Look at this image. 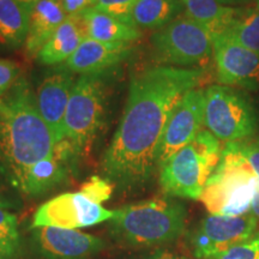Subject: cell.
<instances>
[{
    "instance_id": "1",
    "label": "cell",
    "mask_w": 259,
    "mask_h": 259,
    "mask_svg": "<svg viewBox=\"0 0 259 259\" xmlns=\"http://www.w3.org/2000/svg\"><path fill=\"white\" fill-rule=\"evenodd\" d=\"M204 69L155 66L132 79L124 114L102 157L106 179L122 191L143 187L156 170V151L171 111L199 88Z\"/></svg>"
},
{
    "instance_id": "2",
    "label": "cell",
    "mask_w": 259,
    "mask_h": 259,
    "mask_svg": "<svg viewBox=\"0 0 259 259\" xmlns=\"http://www.w3.org/2000/svg\"><path fill=\"white\" fill-rule=\"evenodd\" d=\"M56 143L21 78L0 103V170L19 191L29 170L53 155Z\"/></svg>"
},
{
    "instance_id": "3",
    "label": "cell",
    "mask_w": 259,
    "mask_h": 259,
    "mask_svg": "<svg viewBox=\"0 0 259 259\" xmlns=\"http://www.w3.org/2000/svg\"><path fill=\"white\" fill-rule=\"evenodd\" d=\"M186 210L168 199H151L114 210L111 227L114 234L134 246L163 245L183 234Z\"/></svg>"
},
{
    "instance_id": "4",
    "label": "cell",
    "mask_w": 259,
    "mask_h": 259,
    "mask_svg": "<svg viewBox=\"0 0 259 259\" xmlns=\"http://www.w3.org/2000/svg\"><path fill=\"white\" fill-rule=\"evenodd\" d=\"M259 183L235 142L222 148L221 160L204 187L199 200L210 215L240 216L250 212Z\"/></svg>"
},
{
    "instance_id": "5",
    "label": "cell",
    "mask_w": 259,
    "mask_h": 259,
    "mask_svg": "<svg viewBox=\"0 0 259 259\" xmlns=\"http://www.w3.org/2000/svg\"><path fill=\"white\" fill-rule=\"evenodd\" d=\"M221 155L220 139L208 130H202L191 143L158 168L162 190L169 196L199 199Z\"/></svg>"
},
{
    "instance_id": "6",
    "label": "cell",
    "mask_w": 259,
    "mask_h": 259,
    "mask_svg": "<svg viewBox=\"0 0 259 259\" xmlns=\"http://www.w3.org/2000/svg\"><path fill=\"white\" fill-rule=\"evenodd\" d=\"M112 71L80 74L74 83L64 120L65 138L80 151L92 143L105 122Z\"/></svg>"
},
{
    "instance_id": "7",
    "label": "cell",
    "mask_w": 259,
    "mask_h": 259,
    "mask_svg": "<svg viewBox=\"0 0 259 259\" xmlns=\"http://www.w3.org/2000/svg\"><path fill=\"white\" fill-rule=\"evenodd\" d=\"M257 114L247 96L215 84L204 90V125L225 143L248 139L257 130Z\"/></svg>"
},
{
    "instance_id": "8",
    "label": "cell",
    "mask_w": 259,
    "mask_h": 259,
    "mask_svg": "<svg viewBox=\"0 0 259 259\" xmlns=\"http://www.w3.org/2000/svg\"><path fill=\"white\" fill-rule=\"evenodd\" d=\"M151 46L164 66L205 70L213 57L209 32L187 16L158 29L151 36Z\"/></svg>"
},
{
    "instance_id": "9",
    "label": "cell",
    "mask_w": 259,
    "mask_h": 259,
    "mask_svg": "<svg viewBox=\"0 0 259 259\" xmlns=\"http://www.w3.org/2000/svg\"><path fill=\"white\" fill-rule=\"evenodd\" d=\"M114 211L103 208L80 192L63 193L44 203L32 218L31 228L57 227L79 229L111 221Z\"/></svg>"
},
{
    "instance_id": "10",
    "label": "cell",
    "mask_w": 259,
    "mask_h": 259,
    "mask_svg": "<svg viewBox=\"0 0 259 259\" xmlns=\"http://www.w3.org/2000/svg\"><path fill=\"white\" fill-rule=\"evenodd\" d=\"M203 125L204 90L196 88L181 97L168 118L156 151L157 168L191 143L202 131Z\"/></svg>"
},
{
    "instance_id": "11",
    "label": "cell",
    "mask_w": 259,
    "mask_h": 259,
    "mask_svg": "<svg viewBox=\"0 0 259 259\" xmlns=\"http://www.w3.org/2000/svg\"><path fill=\"white\" fill-rule=\"evenodd\" d=\"M257 226L258 220L251 212L240 216H206L194 238V254L200 259H216L251 238L257 232Z\"/></svg>"
},
{
    "instance_id": "12",
    "label": "cell",
    "mask_w": 259,
    "mask_h": 259,
    "mask_svg": "<svg viewBox=\"0 0 259 259\" xmlns=\"http://www.w3.org/2000/svg\"><path fill=\"white\" fill-rule=\"evenodd\" d=\"M212 40V54L218 79L222 85L257 89L259 85V54L252 52L225 34Z\"/></svg>"
},
{
    "instance_id": "13",
    "label": "cell",
    "mask_w": 259,
    "mask_h": 259,
    "mask_svg": "<svg viewBox=\"0 0 259 259\" xmlns=\"http://www.w3.org/2000/svg\"><path fill=\"white\" fill-rule=\"evenodd\" d=\"M73 74L65 66L50 71L37 85L34 95L38 114L48 125L56 142L65 138V114L76 83Z\"/></svg>"
},
{
    "instance_id": "14",
    "label": "cell",
    "mask_w": 259,
    "mask_h": 259,
    "mask_svg": "<svg viewBox=\"0 0 259 259\" xmlns=\"http://www.w3.org/2000/svg\"><path fill=\"white\" fill-rule=\"evenodd\" d=\"M32 229V241L45 259H90L105 242L95 235L77 229L38 227Z\"/></svg>"
},
{
    "instance_id": "15",
    "label": "cell",
    "mask_w": 259,
    "mask_h": 259,
    "mask_svg": "<svg viewBox=\"0 0 259 259\" xmlns=\"http://www.w3.org/2000/svg\"><path fill=\"white\" fill-rule=\"evenodd\" d=\"M132 53L130 42H101L87 37L69 59L65 67L73 73H94L111 70Z\"/></svg>"
},
{
    "instance_id": "16",
    "label": "cell",
    "mask_w": 259,
    "mask_h": 259,
    "mask_svg": "<svg viewBox=\"0 0 259 259\" xmlns=\"http://www.w3.org/2000/svg\"><path fill=\"white\" fill-rule=\"evenodd\" d=\"M87 37L88 32L83 15L67 16L51 40L38 52L37 60L44 65L64 63L78 50Z\"/></svg>"
},
{
    "instance_id": "17",
    "label": "cell",
    "mask_w": 259,
    "mask_h": 259,
    "mask_svg": "<svg viewBox=\"0 0 259 259\" xmlns=\"http://www.w3.org/2000/svg\"><path fill=\"white\" fill-rule=\"evenodd\" d=\"M66 17L60 0H40L32 6L28 36L24 44L28 53L37 56Z\"/></svg>"
},
{
    "instance_id": "18",
    "label": "cell",
    "mask_w": 259,
    "mask_h": 259,
    "mask_svg": "<svg viewBox=\"0 0 259 259\" xmlns=\"http://www.w3.org/2000/svg\"><path fill=\"white\" fill-rule=\"evenodd\" d=\"M30 9L17 0H0V48L18 50L25 44Z\"/></svg>"
},
{
    "instance_id": "19",
    "label": "cell",
    "mask_w": 259,
    "mask_h": 259,
    "mask_svg": "<svg viewBox=\"0 0 259 259\" xmlns=\"http://www.w3.org/2000/svg\"><path fill=\"white\" fill-rule=\"evenodd\" d=\"M186 16L209 32L210 36L228 29L240 8L222 5L219 0H181Z\"/></svg>"
},
{
    "instance_id": "20",
    "label": "cell",
    "mask_w": 259,
    "mask_h": 259,
    "mask_svg": "<svg viewBox=\"0 0 259 259\" xmlns=\"http://www.w3.org/2000/svg\"><path fill=\"white\" fill-rule=\"evenodd\" d=\"M88 37L101 42H132L142 36L138 28L90 8L83 12Z\"/></svg>"
},
{
    "instance_id": "21",
    "label": "cell",
    "mask_w": 259,
    "mask_h": 259,
    "mask_svg": "<svg viewBox=\"0 0 259 259\" xmlns=\"http://www.w3.org/2000/svg\"><path fill=\"white\" fill-rule=\"evenodd\" d=\"M181 0H137L132 10V24L142 29H161L179 14Z\"/></svg>"
},
{
    "instance_id": "22",
    "label": "cell",
    "mask_w": 259,
    "mask_h": 259,
    "mask_svg": "<svg viewBox=\"0 0 259 259\" xmlns=\"http://www.w3.org/2000/svg\"><path fill=\"white\" fill-rule=\"evenodd\" d=\"M222 34L259 54V9H239L231 25Z\"/></svg>"
},
{
    "instance_id": "23",
    "label": "cell",
    "mask_w": 259,
    "mask_h": 259,
    "mask_svg": "<svg viewBox=\"0 0 259 259\" xmlns=\"http://www.w3.org/2000/svg\"><path fill=\"white\" fill-rule=\"evenodd\" d=\"M137 0H94V8L124 23L132 24V10Z\"/></svg>"
},
{
    "instance_id": "24",
    "label": "cell",
    "mask_w": 259,
    "mask_h": 259,
    "mask_svg": "<svg viewBox=\"0 0 259 259\" xmlns=\"http://www.w3.org/2000/svg\"><path fill=\"white\" fill-rule=\"evenodd\" d=\"M113 186L114 185H113L111 181L94 176L89 178V180H87L83 184L79 192L84 194L92 202L102 205V203L111 199L113 193Z\"/></svg>"
},
{
    "instance_id": "25",
    "label": "cell",
    "mask_w": 259,
    "mask_h": 259,
    "mask_svg": "<svg viewBox=\"0 0 259 259\" xmlns=\"http://www.w3.org/2000/svg\"><path fill=\"white\" fill-rule=\"evenodd\" d=\"M216 259H259V231L247 240L233 246Z\"/></svg>"
},
{
    "instance_id": "26",
    "label": "cell",
    "mask_w": 259,
    "mask_h": 259,
    "mask_svg": "<svg viewBox=\"0 0 259 259\" xmlns=\"http://www.w3.org/2000/svg\"><path fill=\"white\" fill-rule=\"evenodd\" d=\"M21 79V69L17 63L8 59H0V99L9 93Z\"/></svg>"
},
{
    "instance_id": "27",
    "label": "cell",
    "mask_w": 259,
    "mask_h": 259,
    "mask_svg": "<svg viewBox=\"0 0 259 259\" xmlns=\"http://www.w3.org/2000/svg\"><path fill=\"white\" fill-rule=\"evenodd\" d=\"M0 240L18 242L17 219L4 208H0Z\"/></svg>"
},
{
    "instance_id": "28",
    "label": "cell",
    "mask_w": 259,
    "mask_h": 259,
    "mask_svg": "<svg viewBox=\"0 0 259 259\" xmlns=\"http://www.w3.org/2000/svg\"><path fill=\"white\" fill-rule=\"evenodd\" d=\"M235 144L259 179V139H245L235 142Z\"/></svg>"
},
{
    "instance_id": "29",
    "label": "cell",
    "mask_w": 259,
    "mask_h": 259,
    "mask_svg": "<svg viewBox=\"0 0 259 259\" xmlns=\"http://www.w3.org/2000/svg\"><path fill=\"white\" fill-rule=\"evenodd\" d=\"M60 4L67 16H76L94 8V0H60Z\"/></svg>"
},
{
    "instance_id": "30",
    "label": "cell",
    "mask_w": 259,
    "mask_h": 259,
    "mask_svg": "<svg viewBox=\"0 0 259 259\" xmlns=\"http://www.w3.org/2000/svg\"><path fill=\"white\" fill-rule=\"evenodd\" d=\"M17 241L0 240V259H11L17 250Z\"/></svg>"
},
{
    "instance_id": "31",
    "label": "cell",
    "mask_w": 259,
    "mask_h": 259,
    "mask_svg": "<svg viewBox=\"0 0 259 259\" xmlns=\"http://www.w3.org/2000/svg\"><path fill=\"white\" fill-rule=\"evenodd\" d=\"M14 205V202H12L11 198L9 197V194L6 193L4 187L0 184V208H10V206Z\"/></svg>"
},
{
    "instance_id": "32",
    "label": "cell",
    "mask_w": 259,
    "mask_h": 259,
    "mask_svg": "<svg viewBox=\"0 0 259 259\" xmlns=\"http://www.w3.org/2000/svg\"><path fill=\"white\" fill-rule=\"evenodd\" d=\"M250 212L254 216L255 219L259 220V183L257 185V189H255V193H254L253 199H252Z\"/></svg>"
},
{
    "instance_id": "33",
    "label": "cell",
    "mask_w": 259,
    "mask_h": 259,
    "mask_svg": "<svg viewBox=\"0 0 259 259\" xmlns=\"http://www.w3.org/2000/svg\"><path fill=\"white\" fill-rule=\"evenodd\" d=\"M222 5L231 6V8H241V6L248 5L253 3L254 0H219Z\"/></svg>"
},
{
    "instance_id": "34",
    "label": "cell",
    "mask_w": 259,
    "mask_h": 259,
    "mask_svg": "<svg viewBox=\"0 0 259 259\" xmlns=\"http://www.w3.org/2000/svg\"><path fill=\"white\" fill-rule=\"evenodd\" d=\"M148 259H183V258L168 251H157L156 253L150 255Z\"/></svg>"
},
{
    "instance_id": "35",
    "label": "cell",
    "mask_w": 259,
    "mask_h": 259,
    "mask_svg": "<svg viewBox=\"0 0 259 259\" xmlns=\"http://www.w3.org/2000/svg\"><path fill=\"white\" fill-rule=\"evenodd\" d=\"M17 2H19L21 4H23L24 6H27L28 9L31 10L32 6L36 4L37 2H40V0H17Z\"/></svg>"
},
{
    "instance_id": "36",
    "label": "cell",
    "mask_w": 259,
    "mask_h": 259,
    "mask_svg": "<svg viewBox=\"0 0 259 259\" xmlns=\"http://www.w3.org/2000/svg\"><path fill=\"white\" fill-rule=\"evenodd\" d=\"M257 8L259 9V0H257Z\"/></svg>"
},
{
    "instance_id": "37",
    "label": "cell",
    "mask_w": 259,
    "mask_h": 259,
    "mask_svg": "<svg viewBox=\"0 0 259 259\" xmlns=\"http://www.w3.org/2000/svg\"><path fill=\"white\" fill-rule=\"evenodd\" d=\"M0 103H2V99H0Z\"/></svg>"
}]
</instances>
